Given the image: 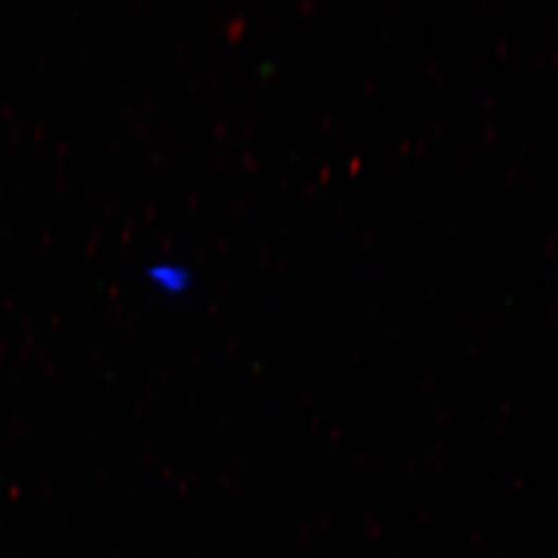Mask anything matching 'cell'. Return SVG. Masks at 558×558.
I'll return each instance as SVG.
<instances>
[{
  "mask_svg": "<svg viewBox=\"0 0 558 558\" xmlns=\"http://www.w3.org/2000/svg\"><path fill=\"white\" fill-rule=\"evenodd\" d=\"M149 278L161 286L168 292H179L182 288H186L189 283V274L174 263H158L149 269Z\"/></svg>",
  "mask_w": 558,
  "mask_h": 558,
  "instance_id": "cell-1",
  "label": "cell"
}]
</instances>
